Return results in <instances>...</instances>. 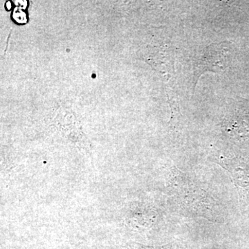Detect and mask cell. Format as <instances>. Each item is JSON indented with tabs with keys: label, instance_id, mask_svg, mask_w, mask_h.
Segmentation results:
<instances>
[{
	"label": "cell",
	"instance_id": "obj_2",
	"mask_svg": "<svg viewBox=\"0 0 249 249\" xmlns=\"http://www.w3.org/2000/svg\"><path fill=\"white\" fill-rule=\"evenodd\" d=\"M130 249H179L175 245H167L161 246V247H150V246H145L141 245L139 243H132L129 245Z\"/></svg>",
	"mask_w": 249,
	"mask_h": 249
},
{
	"label": "cell",
	"instance_id": "obj_1",
	"mask_svg": "<svg viewBox=\"0 0 249 249\" xmlns=\"http://www.w3.org/2000/svg\"><path fill=\"white\" fill-rule=\"evenodd\" d=\"M230 49L227 42L211 44L206 47L193 62V83L196 88L198 80L206 72L220 73L227 70Z\"/></svg>",
	"mask_w": 249,
	"mask_h": 249
}]
</instances>
